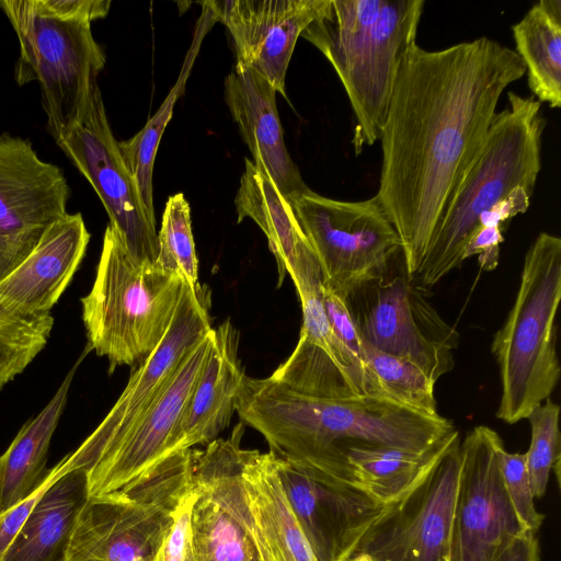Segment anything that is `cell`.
Listing matches in <instances>:
<instances>
[{"label":"cell","mask_w":561,"mask_h":561,"mask_svg":"<svg viewBox=\"0 0 561 561\" xmlns=\"http://www.w3.org/2000/svg\"><path fill=\"white\" fill-rule=\"evenodd\" d=\"M536 533L525 530L515 537L493 561H540Z\"/></svg>","instance_id":"cell-41"},{"label":"cell","mask_w":561,"mask_h":561,"mask_svg":"<svg viewBox=\"0 0 561 561\" xmlns=\"http://www.w3.org/2000/svg\"><path fill=\"white\" fill-rule=\"evenodd\" d=\"M238 222L252 219L264 232L278 268V285L288 274L295 285L318 276V259L300 228L289 202L271 178L244 159V171L234 197Z\"/></svg>","instance_id":"cell-23"},{"label":"cell","mask_w":561,"mask_h":561,"mask_svg":"<svg viewBox=\"0 0 561 561\" xmlns=\"http://www.w3.org/2000/svg\"><path fill=\"white\" fill-rule=\"evenodd\" d=\"M525 72L514 49L485 36L440 50L415 43L402 60L379 139L376 197L400 239L410 279L503 92Z\"/></svg>","instance_id":"cell-1"},{"label":"cell","mask_w":561,"mask_h":561,"mask_svg":"<svg viewBox=\"0 0 561 561\" xmlns=\"http://www.w3.org/2000/svg\"><path fill=\"white\" fill-rule=\"evenodd\" d=\"M456 431L422 453L387 446L351 447L345 456L353 483L380 503L397 500L433 465Z\"/></svg>","instance_id":"cell-28"},{"label":"cell","mask_w":561,"mask_h":561,"mask_svg":"<svg viewBox=\"0 0 561 561\" xmlns=\"http://www.w3.org/2000/svg\"><path fill=\"white\" fill-rule=\"evenodd\" d=\"M236 412L267 442L270 453L313 479L353 483L346 451L359 445L428 450L455 430L385 396L320 399L277 380L247 376Z\"/></svg>","instance_id":"cell-2"},{"label":"cell","mask_w":561,"mask_h":561,"mask_svg":"<svg viewBox=\"0 0 561 561\" xmlns=\"http://www.w3.org/2000/svg\"><path fill=\"white\" fill-rule=\"evenodd\" d=\"M483 144L461 174L415 276L431 287L458 268L482 213L524 186L534 193L541 170L546 118L534 96L507 93Z\"/></svg>","instance_id":"cell-5"},{"label":"cell","mask_w":561,"mask_h":561,"mask_svg":"<svg viewBox=\"0 0 561 561\" xmlns=\"http://www.w3.org/2000/svg\"><path fill=\"white\" fill-rule=\"evenodd\" d=\"M205 2L230 34L236 64L261 75L283 96H286V72L298 37L330 4V0Z\"/></svg>","instance_id":"cell-17"},{"label":"cell","mask_w":561,"mask_h":561,"mask_svg":"<svg viewBox=\"0 0 561 561\" xmlns=\"http://www.w3.org/2000/svg\"><path fill=\"white\" fill-rule=\"evenodd\" d=\"M245 378L239 357V332L226 320L211 328L208 356L178 430L176 453L217 438L236 412Z\"/></svg>","instance_id":"cell-22"},{"label":"cell","mask_w":561,"mask_h":561,"mask_svg":"<svg viewBox=\"0 0 561 561\" xmlns=\"http://www.w3.org/2000/svg\"><path fill=\"white\" fill-rule=\"evenodd\" d=\"M37 242L13 238L0 232V280L28 255Z\"/></svg>","instance_id":"cell-40"},{"label":"cell","mask_w":561,"mask_h":561,"mask_svg":"<svg viewBox=\"0 0 561 561\" xmlns=\"http://www.w3.org/2000/svg\"><path fill=\"white\" fill-rule=\"evenodd\" d=\"M244 504L277 561H317L284 491L272 453L242 448L238 470Z\"/></svg>","instance_id":"cell-25"},{"label":"cell","mask_w":561,"mask_h":561,"mask_svg":"<svg viewBox=\"0 0 561 561\" xmlns=\"http://www.w3.org/2000/svg\"><path fill=\"white\" fill-rule=\"evenodd\" d=\"M255 561H260L259 559H256Z\"/></svg>","instance_id":"cell-43"},{"label":"cell","mask_w":561,"mask_h":561,"mask_svg":"<svg viewBox=\"0 0 561 561\" xmlns=\"http://www.w3.org/2000/svg\"><path fill=\"white\" fill-rule=\"evenodd\" d=\"M321 287V276L296 287L302 310L299 340L290 356L270 377L296 392L320 399L387 397L364 360L333 331Z\"/></svg>","instance_id":"cell-16"},{"label":"cell","mask_w":561,"mask_h":561,"mask_svg":"<svg viewBox=\"0 0 561 561\" xmlns=\"http://www.w3.org/2000/svg\"><path fill=\"white\" fill-rule=\"evenodd\" d=\"M287 201L318 259L322 284L341 297L347 299L387 275L401 252L400 239L376 195L345 202L309 190Z\"/></svg>","instance_id":"cell-9"},{"label":"cell","mask_w":561,"mask_h":561,"mask_svg":"<svg viewBox=\"0 0 561 561\" xmlns=\"http://www.w3.org/2000/svg\"><path fill=\"white\" fill-rule=\"evenodd\" d=\"M87 351L68 371L49 402L21 427L0 456V513L28 497L44 481L50 440L65 410L77 368Z\"/></svg>","instance_id":"cell-26"},{"label":"cell","mask_w":561,"mask_h":561,"mask_svg":"<svg viewBox=\"0 0 561 561\" xmlns=\"http://www.w3.org/2000/svg\"><path fill=\"white\" fill-rule=\"evenodd\" d=\"M158 255L154 264L179 275L191 287L198 283V259L192 232L191 208L183 193L165 203L161 228L157 232Z\"/></svg>","instance_id":"cell-32"},{"label":"cell","mask_w":561,"mask_h":561,"mask_svg":"<svg viewBox=\"0 0 561 561\" xmlns=\"http://www.w3.org/2000/svg\"><path fill=\"white\" fill-rule=\"evenodd\" d=\"M533 96L561 106V0H540L512 26Z\"/></svg>","instance_id":"cell-27"},{"label":"cell","mask_w":561,"mask_h":561,"mask_svg":"<svg viewBox=\"0 0 561 561\" xmlns=\"http://www.w3.org/2000/svg\"><path fill=\"white\" fill-rule=\"evenodd\" d=\"M90 232L82 215L49 226L28 255L0 280V308L20 318L50 313L81 264Z\"/></svg>","instance_id":"cell-20"},{"label":"cell","mask_w":561,"mask_h":561,"mask_svg":"<svg viewBox=\"0 0 561 561\" xmlns=\"http://www.w3.org/2000/svg\"><path fill=\"white\" fill-rule=\"evenodd\" d=\"M531 195L533 192L524 186L513 188L508 195L480 215L478 227H496L504 231L511 219L527 211Z\"/></svg>","instance_id":"cell-39"},{"label":"cell","mask_w":561,"mask_h":561,"mask_svg":"<svg viewBox=\"0 0 561 561\" xmlns=\"http://www.w3.org/2000/svg\"><path fill=\"white\" fill-rule=\"evenodd\" d=\"M347 302L360 336L371 346L415 364L434 382L453 370L459 333L408 276L385 275Z\"/></svg>","instance_id":"cell-11"},{"label":"cell","mask_w":561,"mask_h":561,"mask_svg":"<svg viewBox=\"0 0 561 561\" xmlns=\"http://www.w3.org/2000/svg\"><path fill=\"white\" fill-rule=\"evenodd\" d=\"M196 497L197 491L193 486L175 507L171 528L154 561H191L193 558L191 516Z\"/></svg>","instance_id":"cell-35"},{"label":"cell","mask_w":561,"mask_h":561,"mask_svg":"<svg viewBox=\"0 0 561 561\" xmlns=\"http://www.w3.org/2000/svg\"><path fill=\"white\" fill-rule=\"evenodd\" d=\"M70 187L61 169L37 156L28 139L0 136V232L37 242L64 218Z\"/></svg>","instance_id":"cell-19"},{"label":"cell","mask_w":561,"mask_h":561,"mask_svg":"<svg viewBox=\"0 0 561 561\" xmlns=\"http://www.w3.org/2000/svg\"><path fill=\"white\" fill-rule=\"evenodd\" d=\"M504 447L499 434L479 425L460 443V473L456 493L450 561H493L527 530L506 493L500 469Z\"/></svg>","instance_id":"cell-12"},{"label":"cell","mask_w":561,"mask_h":561,"mask_svg":"<svg viewBox=\"0 0 561 561\" xmlns=\"http://www.w3.org/2000/svg\"><path fill=\"white\" fill-rule=\"evenodd\" d=\"M195 490L191 516L194 561H255L257 554L247 530L210 495Z\"/></svg>","instance_id":"cell-30"},{"label":"cell","mask_w":561,"mask_h":561,"mask_svg":"<svg viewBox=\"0 0 561 561\" xmlns=\"http://www.w3.org/2000/svg\"><path fill=\"white\" fill-rule=\"evenodd\" d=\"M59 463V474L41 494L1 561H67L89 494L85 471Z\"/></svg>","instance_id":"cell-24"},{"label":"cell","mask_w":561,"mask_h":561,"mask_svg":"<svg viewBox=\"0 0 561 561\" xmlns=\"http://www.w3.org/2000/svg\"><path fill=\"white\" fill-rule=\"evenodd\" d=\"M210 331L185 357L148 411L114 445L82 469L87 474L89 497L128 490L176 454L178 430L208 356Z\"/></svg>","instance_id":"cell-15"},{"label":"cell","mask_w":561,"mask_h":561,"mask_svg":"<svg viewBox=\"0 0 561 561\" xmlns=\"http://www.w3.org/2000/svg\"><path fill=\"white\" fill-rule=\"evenodd\" d=\"M424 0H330L301 33L329 60L356 117L355 153L380 139L402 60L416 43Z\"/></svg>","instance_id":"cell-3"},{"label":"cell","mask_w":561,"mask_h":561,"mask_svg":"<svg viewBox=\"0 0 561 561\" xmlns=\"http://www.w3.org/2000/svg\"><path fill=\"white\" fill-rule=\"evenodd\" d=\"M108 0H0L20 43L14 77L37 81L47 128L56 144L81 121L106 61L91 24Z\"/></svg>","instance_id":"cell-4"},{"label":"cell","mask_w":561,"mask_h":561,"mask_svg":"<svg viewBox=\"0 0 561 561\" xmlns=\"http://www.w3.org/2000/svg\"><path fill=\"white\" fill-rule=\"evenodd\" d=\"M207 287L185 284L172 323L150 356L136 370L96 428L61 461L65 469H84L114 445L165 390L185 357L211 330Z\"/></svg>","instance_id":"cell-13"},{"label":"cell","mask_w":561,"mask_h":561,"mask_svg":"<svg viewBox=\"0 0 561 561\" xmlns=\"http://www.w3.org/2000/svg\"><path fill=\"white\" fill-rule=\"evenodd\" d=\"M560 300L561 239L540 232L526 252L513 307L491 343L501 379L496 417L507 424L527 419L558 385Z\"/></svg>","instance_id":"cell-7"},{"label":"cell","mask_w":561,"mask_h":561,"mask_svg":"<svg viewBox=\"0 0 561 561\" xmlns=\"http://www.w3.org/2000/svg\"><path fill=\"white\" fill-rule=\"evenodd\" d=\"M560 407L550 398L534 409L530 424V446L526 451L527 470L535 499L545 495L550 473L559 481L561 460Z\"/></svg>","instance_id":"cell-33"},{"label":"cell","mask_w":561,"mask_h":561,"mask_svg":"<svg viewBox=\"0 0 561 561\" xmlns=\"http://www.w3.org/2000/svg\"><path fill=\"white\" fill-rule=\"evenodd\" d=\"M195 27L193 41L185 56L180 76L165 96L158 111L148 119L145 126L130 139L118 142L123 160L131 174L144 205L148 213L154 216L153 207V164L163 131L172 117L175 102L184 92L186 80L197 57L201 44L216 21L210 8L205 3Z\"/></svg>","instance_id":"cell-29"},{"label":"cell","mask_w":561,"mask_h":561,"mask_svg":"<svg viewBox=\"0 0 561 561\" xmlns=\"http://www.w3.org/2000/svg\"><path fill=\"white\" fill-rule=\"evenodd\" d=\"M191 561H194V559L192 558Z\"/></svg>","instance_id":"cell-42"},{"label":"cell","mask_w":561,"mask_h":561,"mask_svg":"<svg viewBox=\"0 0 561 561\" xmlns=\"http://www.w3.org/2000/svg\"><path fill=\"white\" fill-rule=\"evenodd\" d=\"M500 469L506 493L518 519L527 530L536 533L545 516L535 507L526 453H508L503 447L500 451Z\"/></svg>","instance_id":"cell-34"},{"label":"cell","mask_w":561,"mask_h":561,"mask_svg":"<svg viewBox=\"0 0 561 561\" xmlns=\"http://www.w3.org/2000/svg\"><path fill=\"white\" fill-rule=\"evenodd\" d=\"M321 291L324 310L333 331L352 352L360 357L363 339L354 322L347 299L323 284Z\"/></svg>","instance_id":"cell-36"},{"label":"cell","mask_w":561,"mask_h":561,"mask_svg":"<svg viewBox=\"0 0 561 561\" xmlns=\"http://www.w3.org/2000/svg\"><path fill=\"white\" fill-rule=\"evenodd\" d=\"M100 197L110 224L135 260L154 264L158 255L156 217L146 209L136 182L119 151L100 88L78 125L57 142Z\"/></svg>","instance_id":"cell-14"},{"label":"cell","mask_w":561,"mask_h":561,"mask_svg":"<svg viewBox=\"0 0 561 561\" xmlns=\"http://www.w3.org/2000/svg\"><path fill=\"white\" fill-rule=\"evenodd\" d=\"M224 100L248 146L252 162L287 199L310 188L285 145L276 91L261 75L234 65L224 80Z\"/></svg>","instance_id":"cell-21"},{"label":"cell","mask_w":561,"mask_h":561,"mask_svg":"<svg viewBox=\"0 0 561 561\" xmlns=\"http://www.w3.org/2000/svg\"><path fill=\"white\" fill-rule=\"evenodd\" d=\"M460 443L457 430L425 473L385 504L347 561H450Z\"/></svg>","instance_id":"cell-10"},{"label":"cell","mask_w":561,"mask_h":561,"mask_svg":"<svg viewBox=\"0 0 561 561\" xmlns=\"http://www.w3.org/2000/svg\"><path fill=\"white\" fill-rule=\"evenodd\" d=\"M185 282L140 263L108 222L93 285L81 298L88 350L117 366H139L158 347L176 312Z\"/></svg>","instance_id":"cell-6"},{"label":"cell","mask_w":561,"mask_h":561,"mask_svg":"<svg viewBox=\"0 0 561 561\" xmlns=\"http://www.w3.org/2000/svg\"><path fill=\"white\" fill-rule=\"evenodd\" d=\"M360 357L388 398L427 415L438 414L435 382L415 364L381 352L364 340Z\"/></svg>","instance_id":"cell-31"},{"label":"cell","mask_w":561,"mask_h":561,"mask_svg":"<svg viewBox=\"0 0 561 561\" xmlns=\"http://www.w3.org/2000/svg\"><path fill=\"white\" fill-rule=\"evenodd\" d=\"M503 241V230L500 228L478 227L466 244L462 260L477 255L482 270L493 271L499 265L500 247Z\"/></svg>","instance_id":"cell-38"},{"label":"cell","mask_w":561,"mask_h":561,"mask_svg":"<svg viewBox=\"0 0 561 561\" xmlns=\"http://www.w3.org/2000/svg\"><path fill=\"white\" fill-rule=\"evenodd\" d=\"M276 465L316 560L347 561L385 504L356 485L313 479L277 457Z\"/></svg>","instance_id":"cell-18"},{"label":"cell","mask_w":561,"mask_h":561,"mask_svg":"<svg viewBox=\"0 0 561 561\" xmlns=\"http://www.w3.org/2000/svg\"><path fill=\"white\" fill-rule=\"evenodd\" d=\"M193 456V448L179 451L137 485L88 497L67 561H154L175 507L194 486Z\"/></svg>","instance_id":"cell-8"},{"label":"cell","mask_w":561,"mask_h":561,"mask_svg":"<svg viewBox=\"0 0 561 561\" xmlns=\"http://www.w3.org/2000/svg\"><path fill=\"white\" fill-rule=\"evenodd\" d=\"M59 472L60 463L58 462L55 467L47 470L44 481L34 493L0 513V561L31 513L34 504L45 489L57 478Z\"/></svg>","instance_id":"cell-37"}]
</instances>
